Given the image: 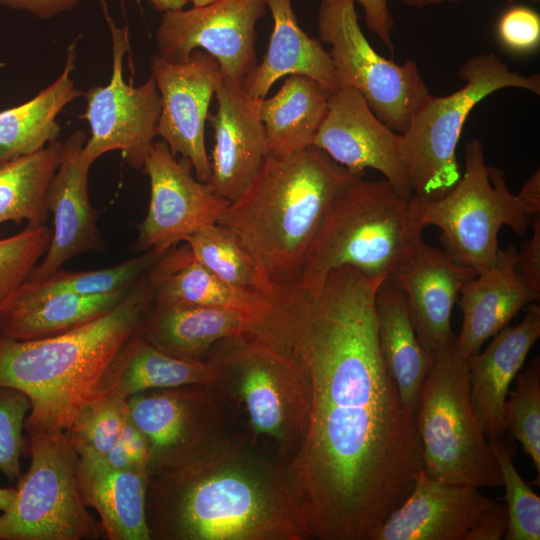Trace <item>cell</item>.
I'll return each instance as SVG.
<instances>
[{"mask_svg":"<svg viewBox=\"0 0 540 540\" xmlns=\"http://www.w3.org/2000/svg\"><path fill=\"white\" fill-rule=\"evenodd\" d=\"M383 280L343 266L318 290L279 285L273 297L266 341L297 364L309 396L306 435L285 473L319 540H372L423 470L414 414L379 346Z\"/></svg>","mask_w":540,"mask_h":540,"instance_id":"cell-1","label":"cell"},{"mask_svg":"<svg viewBox=\"0 0 540 540\" xmlns=\"http://www.w3.org/2000/svg\"><path fill=\"white\" fill-rule=\"evenodd\" d=\"M146 519L156 540L314 539L284 464L236 436L149 473Z\"/></svg>","mask_w":540,"mask_h":540,"instance_id":"cell-2","label":"cell"},{"mask_svg":"<svg viewBox=\"0 0 540 540\" xmlns=\"http://www.w3.org/2000/svg\"><path fill=\"white\" fill-rule=\"evenodd\" d=\"M164 274L158 261L117 306L64 333L21 341L2 338L0 386L28 397V432L65 433L82 409L102 395L111 363L139 330Z\"/></svg>","mask_w":540,"mask_h":540,"instance_id":"cell-3","label":"cell"},{"mask_svg":"<svg viewBox=\"0 0 540 540\" xmlns=\"http://www.w3.org/2000/svg\"><path fill=\"white\" fill-rule=\"evenodd\" d=\"M362 177L315 146L267 153L251 184L217 223L238 237L273 283L293 284L335 198Z\"/></svg>","mask_w":540,"mask_h":540,"instance_id":"cell-4","label":"cell"},{"mask_svg":"<svg viewBox=\"0 0 540 540\" xmlns=\"http://www.w3.org/2000/svg\"><path fill=\"white\" fill-rule=\"evenodd\" d=\"M422 241L410 223L408 200L385 179L360 178L335 198L295 284L318 290L332 270L343 266L389 279L412 261Z\"/></svg>","mask_w":540,"mask_h":540,"instance_id":"cell-5","label":"cell"},{"mask_svg":"<svg viewBox=\"0 0 540 540\" xmlns=\"http://www.w3.org/2000/svg\"><path fill=\"white\" fill-rule=\"evenodd\" d=\"M212 353L218 374L211 386L242 416L251 434L247 444L270 443L285 465L300 449L309 418L307 384L297 364L254 335L226 340Z\"/></svg>","mask_w":540,"mask_h":540,"instance_id":"cell-6","label":"cell"},{"mask_svg":"<svg viewBox=\"0 0 540 540\" xmlns=\"http://www.w3.org/2000/svg\"><path fill=\"white\" fill-rule=\"evenodd\" d=\"M414 422L428 477L477 488L503 485L499 462L471 402L468 360L456 335L433 352Z\"/></svg>","mask_w":540,"mask_h":540,"instance_id":"cell-7","label":"cell"},{"mask_svg":"<svg viewBox=\"0 0 540 540\" xmlns=\"http://www.w3.org/2000/svg\"><path fill=\"white\" fill-rule=\"evenodd\" d=\"M408 215L413 228L442 230L443 250L477 275L490 269L500 250L498 233L503 225L523 236L532 215L518 194H512L504 171L488 166L479 139L465 146L464 172L445 196L430 200L412 195Z\"/></svg>","mask_w":540,"mask_h":540,"instance_id":"cell-8","label":"cell"},{"mask_svg":"<svg viewBox=\"0 0 540 540\" xmlns=\"http://www.w3.org/2000/svg\"><path fill=\"white\" fill-rule=\"evenodd\" d=\"M465 84L447 96L429 94L400 134L399 150L414 195L435 200L457 184L461 173L456 157L464 123L472 109L488 95L504 88L540 94V75L509 69L498 56L480 53L459 69Z\"/></svg>","mask_w":540,"mask_h":540,"instance_id":"cell-9","label":"cell"},{"mask_svg":"<svg viewBox=\"0 0 540 540\" xmlns=\"http://www.w3.org/2000/svg\"><path fill=\"white\" fill-rule=\"evenodd\" d=\"M30 466L16 498L0 515V540H94L102 524L83 503L76 481L78 455L65 433L29 431Z\"/></svg>","mask_w":540,"mask_h":540,"instance_id":"cell-10","label":"cell"},{"mask_svg":"<svg viewBox=\"0 0 540 540\" xmlns=\"http://www.w3.org/2000/svg\"><path fill=\"white\" fill-rule=\"evenodd\" d=\"M318 35L330 45L339 87H351L391 130L403 134L423 100L430 94L414 60L396 64L371 46L352 0H321Z\"/></svg>","mask_w":540,"mask_h":540,"instance_id":"cell-11","label":"cell"},{"mask_svg":"<svg viewBox=\"0 0 540 540\" xmlns=\"http://www.w3.org/2000/svg\"><path fill=\"white\" fill-rule=\"evenodd\" d=\"M105 17L112 39V73L106 86H93L83 94L87 101L84 118L91 130L83 157L93 164L103 154L119 150L131 167L141 169L156 137L161 97L152 76L139 87L125 82L129 29L117 27L106 11Z\"/></svg>","mask_w":540,"mask_h":540,"instance_id":"cell-12","label":"cell"},{"mask_svg":"<svg viewBox=\"0 0 540 540\" xmlns=\"http://www.w3.org/2000/svg\"><path fill=\"white\" fill-rule=\"evenodd\" d=\"M127 412L148 447V474L174 466L228 436L211 385L154 389L127 398Z\"/></svg>","mask_w":540,"mask_h":540,"instance_id":"cell-13","label":"cell"},{"mask_svg":"<svg viewBox=\"0 0 540 540\" xmlns=\"http://www.w3.org/2000/svg\"><path fill=\"white\" fill-rule=\"evenodd\" d=\"M266 9L267 0H216L165 11L156 31L158 54L179 63L201 49L217 61L224 75L243 81L257 64L256 25Z\"/></svg>","mask_w":540,"mask_h":540,"instance_id":"cell-14","label":"cell"},{"mask_svg":"<svg viewBox=\"0 0 540 540\" xmlns=\"http://www.w3.org/2000/svg\"><path fill=\"white\" fill-rule=\"evenodd\" d=\"M164 141H154L143 170L150 181L147 214L139 225L137 247L167 252L201 227L217 223L231 203L209 183L195 178Z\"/></svg>","mask_w":540,"mask_h":540,"instance_id":"cell-15","label":"cell"},{"mask_svg":"<svg viewBox=\"0 0 540 540\" xmlns=\"http://www.w3.org/2000/svg\"><path fill=\"white\" fill-rule=\"evenodd\" d=\"M151 76L161 97L156 136L176 156L180 154L204 183L211 180L205 123L222 71L207 52L197 49L185 62H170L159 54L150 59Z\"/></svg>","mask_w":540,"mask_h":540,"instance_id":"cell-16","label":"cell"},{"mask_svg":"<svg viewBox=\"0 0 540 540\" xmlns=\"http://www.w3.org/2000/svg\"><path fill=\"white\" fill-rule=\"evenodd\" d=\"M399 143L400 134L374 114L357 90L339 87L330 95L313 146L355 175L363 176L366 168L379 171L409 200L413 192Z\"/></svg>","mask_w":540,"mask_h":540,"instance_id":"cell-17","label":"cell"},{"mask_svg":"<svg viewBox=\"0 0 540 540\" xmlns=\"http://www.w3.org/2000/svg\"><path fill=\"white\" fill-rule=\"evenodd\" d=\"M86 141L85 131L76 130L62 142L58 166L47 191V209L53 216L51 240L28 281H43L72 257L103 245L88 192L92 164L83 157Z\"/></svg>","mask_w":540,"mask_h":540,"instance_id":"cell-18","label":"cell"},{"mask_svg":"<svg viewBox=\"0 0 540 540\" xmlns=\"http://www.w3.org/2000/svg\"><path fill=\"white\" fill-rule=\"evenodd\" d=\"M214 95L217 111L207 118L215 140L209 184L218 195L233 202L251 184L267 155L261 118L263 99L250 95L242 81L223 73Z\"/></svg>","mask_w":540,"mask_h":540,"instance_id":"cell-19","label":"cell"},{"mask_svg":"<svg viewBox=\"0 0 540 540\" xmlns=\"http://www.w3.org/2000/svg\"><path fill=\"white\" fill-rule=\"evenodd\" d=\"M495 504L477 487L432 479L421 470L372 540H469Z\"/></svg>","mask_w":540,"mask_h":540,"instance_id":"cell-20","label":"cell"},{"mask_svg":"<svg viewBox=\"0 0 540 540\" xmlns=\"http://www.w3.org/2000/svg\"><path fill=\"white\" fill-rule=\"evenodd\" d=\"M475 276L474 269L423 240L412 261L389 278L403 291L417 337L430 353L455 335L452 309L462 286Z\"/></svg>","mask_w":540,"mask_h":540,"instance_id":"cell-21","label":"cell"},{"mask_svg":"<svg viewBox=\"0 0 540 540\" xmlns=\"http://www.w3.org/2000/svg\"><path fill=\"white\" fill-rule=\"evenodd\" d=\"M525 307L519 324L507 325L484 351L467 358L471 402L488 439L506 431L503 409L510 384L540 337V307L535 303Z\"/></svg>","mask_w":540,"mask_h":540,"instance_id":"cell-22","label":"cell"},{"mask_svg":"<svg viewBox=\"0 0 540 540\" xmlns=\"http://www.w3.org/2000/svg\"><path fill=\"white\" fill-rule=\"evenodd\" d=\"M517 247L499 250L495 264L467 281L460 290L463 319L457 344L465 358L508 325L523 307L539 300L515 271Z\"/></svg>","mask_w":540,"mask_h":540,"instance_id":"cell-23","label":"cell"},{"mask_svg":"<svg viewBox=\"0 0 540 540\" xmlns=\"http://www.w3.org/2000/svg\"><path fill=\"white\" fill-rule=\"evenodd\" d=\"M262 328L254 319L233 310L153 302L137 333L168 354L203 360L222 342L257 336Z\"/></svg>","mask_w":540,"mask_h":540,"instance_id":"cell-24","label":"cell"},{"mask_svg":"<svg viewBox=\"0 0 540 540\" xmlns=\"http://www.w3.org/2000/svg\"><path fill=\"white\" fill-rule=\"evenodd\" d=\"M75 473L83 503L98 513L109 540H151L146 519V470L116 469L103 456L82 453Z\"/></svg>","mask_w":540,"mask_h":540,"instance_id":"cell-25","label":"cell"},{"mask_svg":"<svg viewBox=\"0 0 540 540\" xmlns=\"http://www.w3.org/2000/svg\"><path fill=\"white\" fill-rule=\"evenodd\" d=\"M273 31L260 63L242 81L252 96L264 99L277 80L284 76H307L330 91L339 88L334 66L321 42L299 25L291 0H267Z\"/></svg>","mask_w":540,"mask_h":540,"instance_id":"cell-26","label":"cell"},{"mask_svg":"<svg viewBox=\"0 0 540 540\" xmlns=\"http://www.w3.org/2000/svg\"><path fill=\"white\" fill-rule=\"evenodd\" d=\"M129 290L85 296L42 291L24 282L0 313V334L21 341L64 333L111 310Z\"/></svg>","mask_w":540,"mask_h":540,"instance_id":"cell-27","label":"cell"},{"mask_svg":"<svg viewBox=\"0 0 540 540\" xmlns=\"http://www.w3.org/2000/svg\"><path fill=\"white\" fill-rule=\"evenodd\" d=\"M218 374L215 354L207 359H184L168 354L138 333L122 347L111 363L101 394L113 391L124 397L154 389L184 385H211Z\"/></svg>","mask_w":540,"mask_h":540,"instance_id":"cell-28","label":"cell"},{"mask_svg":"<svg viewBox=\"0 0 540 540\" xmlns=\"http://www.w3.org/2000/svg\"><path fill=\"white\" fill-rule=\"evenodd\" d=\"M379 346L404 405L415 414L433 354L420 343L403 291L383 280L375 295Z\"/></svg>","mask_w":540,"mask_h":540,"instance_id":"cell-29","label":"cell"},{"mask_svg":"<svg viewBox=\"0 0 540 540\" xmlns=\"http://www.w3.org/2000/svg\"><path fill=\"white\" fill-rule=\"evenodd\" d=\"M77 41L68 46L63 71L53 83L27 102L0 111V162L38 152L58 140L61 127L57 115L84 94L70 76L75 68Z\"/></svg>","mask_w":540,"mask_h":540,"instance_id":"cell-30","label":"cell"},{"mask_svg":"<svg viewBox=\"0 0 540 540\" xmlns=\"http://www.w3.org/2000/svg\"><path fill=\"white\" fill-rule=\"evenodd\" d=\"M154 302L233 310L263 327L274 311L272 299L217 277L192 257L186 244L174 248L170 267L156 289Z\"/></svg>","mask_w":540,"mask_h":540,"instance_id":"cell-31","label":"cell"},{"mask_svg":"<svg viewBox=\"0 0 540 540\" xmlns=\"http://www.w3.org/2000/svg\"><path fill=\"white\" fill-rule=\"evenodd\" d=\"M332 91L303 75H290L261 102L267 153L291 154L313 146Z\"/></svg>","mask_w":540,"mask_h":540,"instance_id":"cell-32","label":"cell"},{"mask_svg":"<svg viewBox=\"0 0 540 540\" xmlns=\"http://www.w3.org/2000/svg\"><path fill=\"white\" fill-rule=\"evenodd\" d=\"M62 142L0 163V225L9 221L42 225L48 219L47 191Z\"/></svg>","mask_w":540,"mask_h":540,"instance_id":"cell-33","label":"cell"},{"mask_svg":"<svg viewBox=\"0 0 540 540\" xmlns=\"http://www.w3.org/2000/svg\"><path fill=\"white\" fill-rule=\"evenodd\" d=\"M184 243L192 257L217 277L234 286L273 298L277 285L227 228L218 223L205 225L186 238Z\"/></svg>","mask_w":540,"mask_h":540,"instance_id":"cell-34","label":"cell"},{"mask_svg":"<svg viewBox=\"0 0 540 540\" xmlns=\"http://www.w3.org/2000/svg\"><path fill=\"white\" fill-rule=\"evenodd\" d=\"M167 252L148 250L146 254L109 268L73 273L59 270L43 281L26 280L25 283L42 291H66L85 296L127 291Z\"/></svg>","mask_w":540,"mask_h":540,"instance_id":"cell-35","label":"cell"},{"mask_svg":"<svg viewBox=\"0 0 540 540\" xmlns=\"http://www.w3.org/2000/svg\"><path fill=\"white\" fill-rule=\"evenodd\" d=\"M515 389L506 399L503 418L506 431L521 444L530 456L540 479V359L534 358L516 375Z\"/></svg>","mask_w":540,"mask_h":540,"instance_id":"cell-36","label":"cell"},{"mask_svg":"<svg viewBox=\"0 0 540 540\" xmlns=\"http://www.w3.org/2000/svg\"><path fill=\"white\" fill-rule=\"evenodd\" d=\"M127 416V398L108 391L88 403L65 432L77 455L105 456L119 438Z\"/></svg>","mask_w":540,"mask_h":540,"instance_id":"cell-37","label":"cell"},{"mask_svg":"<svg viewBox=\"0 0 540 540\" xmlns=\"http://www.w3.org/2000/svg\"><path fill=\"white\" fill-rule=\"evenodd\" d=\"M499 462L508 525L505 540L540 539V498L522 479L513 463L510 449L498 438L489 439Z\"/></svg>","mask_w":540,"mask_h":540,"instance_id":"cell-38","label":"cell"},{"mask_svg":"<svg viewBox=\"0 0 540 540\" xmlns=\"http://www.w3.org/2000/svg\"><path fill=\"white\" fill-rule=\"evenodd\" d=\"M51 234L44 224H28L17 234L0 238V313L47 251Z\"/></svg>","mask_w":540,"mask_h":540,"instance_id":"cell-39","label":"cell"},{"mask_svg":"<svg viewBox=\"0 0 540 540\" xmlns=\"http://www.w3.org/2000/svg\"><path fill=\"white\" fill-rule=\"evenodd\" d=\"M30 408L23 392L0 386V471L9 481L22 475L20 460L25 449L22 431Z\"/></svg>","mask_w":540,"mask_h":540,"instance_id":"cell-40","label":"cell"},{"mask_svg":"<svg viewBox=\"0 0 540 540\" xmlns=\"http://www.w3.org/2000/svg\"><path fill=\"white\" fill-rule=\"evenodd\" d=\"M497 33L502 44L511 51H534L540 43V16L527 6H513L500 17Z\"/></svg>","mask_w":540,"mask_h":540,"instance_id":"cell-41","label":"cell"},{"mask_svg":"<svg viewBox=\"0 0 540 540\" xmlns=\"http://www.w3.org/2000/svg\"><path fill=\"white\" fill-rule=\"evenodd\" d=\"M104 459L111 467L116 469L147 471V443L141 431L130 419L128 412L118 440L104 456Z\"/></svg>","mask_w":540,"mask_h":540,"instance_id":"cell-42","label":"cell"},{"mask_svg":"<svg viewBox=\"0 0 540 540\" xmlns=\"http://www.w3.org/2000/svg\"><path fill=\"white\" fill-rule=\"evenodd\" d=\"M530 225L533 234L517 252L515 271L527 286L540 294V214L532 216Z\"/></svg>","mask_w":540,"mask_h":540,"instance_id":"cell-43","label":"cell"},{"mask_svg":"<svg viewBox=\"0 0 540 540\" xmlns=\"http://www.w3.org/2000/svg\"><path fill=\"white\" fill-rule=\"evenodd\" d=\"M363 8L366 27L373 32L382 43L392 52L394 44L392 32L394 18L388 5V0H352Z\"/></svg>","mask_w":540,"mask_h":540,"instance_id":"cell-44","label":"cell"},{"mask_svg":"<svg viewBox=\"0 0 540 540\" xmlns=\"http://www.w3.org/2000/svg\"><path fill=\"white\" fill-rule=\"evenodd\" d=\"M79 0H0V4L12 9L25 10L41 19L69 11Z\"/></svg>","mask_w":540,"mask_h":540,"instance_id":"cell-45","label":"cell"},{"mask_svg":"<svg viewBox=\"0 0 540 540\" xmlns=\"http://www.w3.org/2000/svg\"><path fill=\"white\" fill-rule=\"evenodd\" d=\"M507 525L506 506L496 502L474 529L469 540H500L506 532Z\"/></svg>","mask_w":540,"mask_h":540,"instance_id":"cell-46","label":"cell"},{"mask_svg":"<svg viewBox=\"0 0 540 540\" xmlns=\"http://www.w3.org/2000/svg\"><path fill=\"white\" fill-rule=\"evenodd\" d=\"M532 215L540 214V172L539 169L524 183L518 193Z\"/></svg>","mask_w":540,"mask_h":540,"instance_id":"cell-47","label":"cell"},{"mask_svg":"<svg viewBox=\"0 0 540 540\" xmlns=\"http://www.w3.org/2000/svg\"><path fill=\"white\" fill-rule=\"evenodd\" d=\"M153 7L160 11L165 12L168 10L183 9L187 4L186 0H149Z\"/></svg>","mask_w":540,"mask_h":540,"instance_id":"cell-48","label":"cell"},{"mask_svg":"<svg viewBox=\"0 0 540 540\" xmlns=\"http://www.w3.org/2000/svg\"><path fill=\"white\" fill-rule=\"evenodd\" d=\"M16 498L15 488H2L0 487V511H7L13 504Z\"/></svg>","mask_w":540,"mask_h":540,"instance_id":"cell-49","label":"cell"},{"mask_svg":"<svg viewBox=\"0 0 540 540\" xmlns=\"http://www.w3.org/2000/svg\"><path fill=\"white\" fill-rule=\"evenodd\" d=\"M402 1L408 7L424 8L430 5L440 4L446 1L457 2L459 0H402Z\"/></svg>","mask_w":540,"mask_h":540,"instance_id":"cell-50","label":"cell"},{"mask_svg":"<svg viewBox=\"0 0 540 540\" xmlns=\"http://www.w3.org/2000/svg\"><path fill=\"white\" fill-rule=\"evenodd\" d=\"M216 0H186V2L192 3V7H201L208 5Z\"/></svg>","mask_w":540,"mask_h":540,"instance_id":"cell-51","label":"cell"},{"mask_svg":"<svg viewBox=\"0 0 540 540\" xmlns=\"http://www.w3.org/2000/svg\"><path fill=\"white\" fill-rule=\"evenodd\" d=\"M3 336L0 334V341L2 340Z\"/></svg>","mask_w":540,"mask_h":540,"instance_id":"cell-52","label":"cell"},{"mask_svg":"<svg viewBox=\"0 0 540 540\" xmlns=\"http://www.w3.org/2000/svg\"><path fill=\"white\" fill-rule=\"evenodd\" d=\"M1 163V162H0Z\"/></svg>","mask_w":540,"mask_h":540,"instance_id":"cell-53","label":"cell"}]
</instances>
